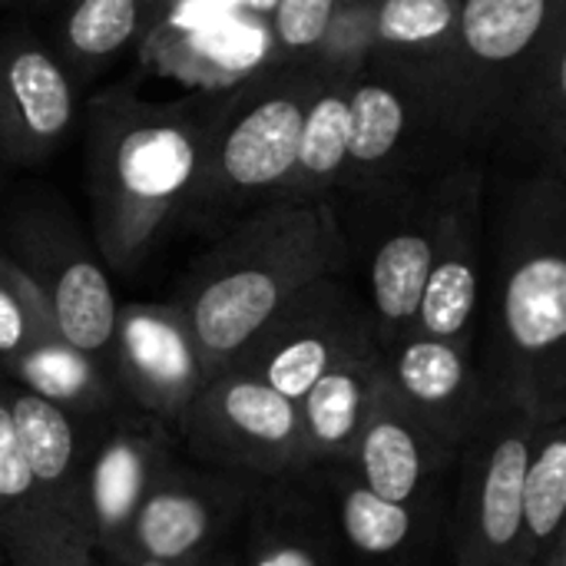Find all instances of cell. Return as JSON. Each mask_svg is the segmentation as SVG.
<instances>
[{"instance_id":"2","label":"cell","mask_w":566,"mask_h":566,"mask_svg":"<svg viewBox=\"0 0 566 566\" xmlns=\"http://www.w3.org/2000/svg\"><path fill=\"white\" fill-rule=\"evenodd\" d=\"M348 249L328 199L265 202L202 259L172 298L209 375L229 368L255 332L305 285L345 269Z\"/></svg>"},{"instance_id":"14","label":"cell","mask_w":566,"mask_h":566,"mask_svg":"<svg viewBox=\"0 0 566 566\" xmlns=\"http://www.w3.org/2000/svg\"><path fill=\"white\" fill-rule=\"evenodd\" d=\"M391 395L451 448H464L491 408V388L471 345L408 332L385 352Z\"/></svg>"},{"instance_id":"12","label":"cell","mask_w":566,"mask_h":566,"mask_svg":"<svg viewBox=\"0 0 566 566\" xmlns=\"http://www.w3.org/2000/svg\"><path fill=\"white\" fill-rule=\"evenodd\" d=\"M325 497L342 547L358 566H438L448 547L451 494L398 504L378 497L345 461H322L305 471Z\"/></svg>"},{"instance_id":"13","label":"cell","mask_w":566,"mask_h":566,"mask_svg":"<svg viewBox=\"0 0 566 566\" xmlns=\"http://www.w3.org/2000/svg\"><path fill=\"white\" fill-rule=\"evenodd\" d=\"M438 255L421 295V308L415 318V332L478 345L481 308H484V216H481V176L464 169L444 182V196L438 202Z\"/></svg>"},{"instance_id":"23","label":"cell","mask_w":566,"mask_h":566,"mask_svg":"<svg viewBox=\"0 0 566 566\" xmlns=\"http://www.w3.org/2000/svg\"><path fill=\"white\" fill-rule=\"evenodd\" d=\"M0 371L13 385L60 405L83 421H99L126 401L109 365L70 345L56 328L43 332Z\"/></svg>"},{"instance_id":"38","label":"cell","mask_w":566,"mask_h":566,"mask_svg":"<svg viewBox=\"0 0 566 566\" xmlns=\"http://www.w3.org/2000/svg\"><path fill=\"white\" fill-rule=\"evenodd\" d=\"M0 566H10V564H7V560H3V554H0Z\"/></svg>"},{"instance_id":"21","label":"cell","mask_w":566,"mask_h":566,"mask_svg":"<svg viewBox=\"0 0 566 566\" xmlns=\"http://www.w3.org/2000/svg\"><path fill=\"white\" fill-rule=\"evenodd\" d=\"M438 235H441V222L434 209L424 222L395 229L371 255L365 302L371 308L381 352H388L408 332H415L421 295L438 255Z\"/></svg>"},{"instance_id":"18","label":"cell","mask_w":566,"mask_h":566,"mask_svg":"<svg viewBox=\"0 0 566 566\" xmlns=\"http://www.w3.org/2000/svg\"><path fill=\"white\" fill-rule=\"evenodd\" d=\"M242 566H342L345 547L318 488L302 478L259 481L235 531Z\"/></svg>"},{"instance_id":"20","label":"cell","mask_w":566,"mask_h":566,"mask_svg":"<svg viewBox=\"0 0 566 566\" xmlns=\"http://www.w3.org/2000/svg\"><path fill=\"white\" fill-rule=\"evenodd\" d=\"M23 269L40 285L56 332L109 365L119 305L103 265L66 242H43Z\"/></svg>"},{"instance_id":"16","label":"cell","mask_w":566,"mask_h":566,"mask_svg":"<svg viewBox=\"0 0 566 566\" xmlns=\"http://www.w3.org/2000/svg\"><path fill=\"white\" fill-rule=\"evenodd\" d=\"M458 448L438 438L421 418H415L388 388L378 395V405L348 458H342L365 488L385 501L421 504L441 494H451Z\"/></svg>"},{"instance_id":"22","label":"cell","mask_w":566,"mask_h":566,"mask_svg":"<svg viewBox=\"0 0 566 566\" xmlns=\"http://www.w3.org/2000/svg\"><path fill=\"white\" fill-rule=\"evenodd\" d=\"M385 388V352L352 358L318 378L298 401L312 468L355 451Z\"/></svg>"},{"instance_id":"31","label":"cell","mask_w":566,"mask_h":566,"mask_svg":"<svg viewBox=\"0 0 566 566\" xmlns=\"http://www.w3.org/2000/svg\"><path fill=\"white\" fill-rule=\"evenodd\" d=\"M56 328L33 275L0 249V368H7L43 332Z\"/></svg>"},{"instance_id":"30","label":"cell","mask_w":566,"mask_h":566,"mask_svg":"<svg viewBox=\"0 0 566 566\" xmlns=\"http://www.w3.org/2000/svg\"><path fill=\"white\" fill-rule=\"evenodd\" d=\"M408 133V99L398 86L352 76V143L348 169H381ZM345 169V172H348Z\"/></svg>"},{"instance_id":"24","label":"cell","mask_w":566,"mask_h":566,"mask_svg":"<svg viewBox=\"0 0 566 566\" xmlns=\"http://www.w3.org/2000/svg\"><path fill=\"white\" fill-rule=\"evenodd\" d=\"M352 143V76L325 73L298 139V156L275 202H318L348 169Z\"/></svg>"},{"instance_id":"3","label":"cell","mask_w":566,"mask_h":566,"mask_svg":"<svg viewBox=\"0 0 566 566\" xmlns=\"http://www.w3.org/2000/svg\"><path fill=\"white\" fill-rule=\"evenodd\" d=\"M206 123L186 103H149L129 86L99 93L86 123L93 232L109 269L129 272L189 202Z\"/></svg>"},{"instance_id":"6","label":"cell","mask_w":566,"mask_h":566,"mask_svg":"<svg viewBox=\"0 0 566 566\" xmlns=\"http://www.w3.org/2000/svg\"><path fill=\"white\" fill-rule=\"evenodd\" d=\"M541 415L494 398L458 454L448 551L454 566H517L524 537V484Z\"/></svg>"},{"instance_id":"26","label":"cell","mask_w":566,"mask_h":566,"mask_svg":"<svg viewBox=\"0 0 566 566\" xmlns=\"http://www.w3.org/2000/svg\"><path fill=\"white\" fill-rule=\"evenodd\" d=\"M159 0H66L60 17V60L66 70H99L149 33Z\"/></svg>"},{"instance_id":"29","label":"cell","mask_w":566,"mask_h":566,"mask_svg":"<svg viewBox=\"0 0 566 566\" xmlns=\"http://www.w3.org/2000/svg\"><path fill=\"white\" fill-rule=\"evenodd\" d=\"M514 116L537 143L554 176L566 182V20L527 76Z\"/></svg>"},{"instance_id":"15","label":"cell","mask_w":566,"mask_h":566,"mask_svg":"<svg viewBox=\"0 0 566 566\" xmlns=\"http://www.w3.org/2000/svg\"><path fill=\"white\" fill-rule=\"evenodd\" d=\"M76 90L60 53L33 36L0 43V159L43 163L70 133Z\"/></svg>"},{"instance_id":"10","label":"cell","mask_w":566,"mask_h":566,"mask_svg":"<svg viewBox=\"0 0 566 566\" xmlns=\"http://www.w3.org/2000/svg\"><path fill=\"white\" fill-rule=\"evenodd\" d=\"M179 454V434L129 401L96 421L86 471V511L96 557L119 554L139 504Z\"/></svg>"},{"instance_id":"34","label":"cell","mask_w":566,"mask_h":566,"mask_svg":"<svg viewBox=\"0 0 566 566\" xmlns=\"http://www.w3.org/2000/svg\"><path fill=\"white\" fill-rule=\"evenodd\" d=\"M541 566H566V527L560 531V537H557V544L547 551V557L541 560Z\"/></svg>"},{"instance_id":"11","label":"cell","mask_w":566,"mask_h":566,"mask_svg":"<svg viewBox=\"0 0 566 566\" xmlns=\"http://www.w3.org/2000/svg\"><path fill=\"white\" fill-rule=\"evenodd\" d=\"M109 371L133 408L156 415L172 431L209 378L196 332L176 302L119 305Z\"/></svg>"},{"instance_id":"36","label":"cell","mask_w":566,"mask_h":566,"mask_svg":"<svg viewBox=\"0 0 566 566\" xmlns=\"http://www.w3.org/2000/svg\"><path fill=\"white\" fill-rule=\"evenodd\" d=\"M176 3H179V0H159V13H156V23H159V17H163L166 10H172ZM156 23H153V27H156ZM153 27H149V30H153Z\"/></svg>"},{"instance_id":"28","label":"cell","mask_w":566,"mask_h":566,"mask_svg":"<svg viewBox=\"0 0 566 566\" xmlns=\"http://www.w3.org/2000/svg\"><path fill=\"white\" fill-rule=\"evenodd\" d=\"M461 0H371V50L398 53L424 80L451 43Z\"/></svg>"},{"instance_id":"4","label":"cell","mask_w":566,"mask_h":566,"mask_svg":"<svg viewBox=\"0 0 566 566\" xmlns=\"http://www.w3.org/2000/svg\"><path fill=\"white\" fill-rule=\"evenodd\" d=\"M564 20L566 0H461L451 43L421 80L424 99L461 136L501 126Z\"/></svg>"},{"instance_id":"39","label":"cell","mask_w":566,"mask_h":566,"mask_svg":"<svg viewBox=\"0 0 566 566\" xmlns=\"http://www.w3.org/2000/svg\"><path fill=\"white\" fill-rule=\"evenodd\" d=\"M33 3H43V0H33Z\"/></svg>"},{"instance_id":"19","label":"cell","mask_w":566,"mask_h":566,"mask_svg":"<svg viewBox=\"0 0 566 566\" xmlns=\"http://www.w3.org/2000/svg\"><path fill=\"white\" fill-rule=\"evenodd\" d=\"M0 554L10 566H93L96 554L76 544L46 497L40 494L27 464L23 444L13 428V415L0 371Z\"/></svg>"},{"instance_id":"33","label":"cell","mask_w":566,"mask_h":566,"mask_svg":"<svg viewBox=\"0 0 566 566\" xmlns=\"http://www.w3.org/2000/svg\"><path fill=\"white\" fill-rule=\"evenodd\" d=\"M196 566H242V560H239V547H235V537L226 541V544H219L212 554H206Z\"/></svg>"},{"instance_id":"32","label":"cell","mask_w":566,"mask_h":566,"mask_svg":"<svg viewBox=\"0 0 566 566\" xmlns=\"http://www.w3.org/2000/svg\"><path fill=\"white\" fill-rule=\"evenodd\" d=\"M345 0H275L272 46L282 56H315Z\"/></svg>"},{"instance_id":"37","label":"cell","mask_w":566,"mask_h":566,"mask_svg":"<svg viewBox=\"0 0 566 566\" xmlns=\"http://www.w3.org/2000/svg\"><path fill=\"white\" fill-rule=\"evenodd\" d=\"M93 566H119V560H109V557H96Z\"/></svg>"},{"instance_id":"17","label":"cell","mask_w":566,"mask_h":566,"mask_svg":"<svg viewBox=\"0 0 566 566\" xmlns=\"http://www.w3.org/2000/svg\"><path fill=\"white\" fill-rule=\"evenodd\" d=\"M3 391L40 494L46 497L63 531L76 544L96 554L90 537V511H86V471H90V444H93L96 421H83L63 411L60 405L13 385L7 375H3Z\"/></svg>"},{"instance_id":"25","label":"cell","mask_w":566,"mask_h":566,"mask_svg":"<svg viewBox=\"0 0 566 566\" xmlns=\"http://www.w3.org/2000/svg\"><path fill=\"white\" fill-rule=\"evenodd\" d=\"M566 527V408L544 415L524 484V537L517 566H541Z\"/></svg>"},{"instance_id":"1","label":"cell","mask_w":566,"mask_h":566,"mask_svg":"<svg viewBox=\"0 0 566 566\" xmlns=\"http://www.w3.org/2000/svg\"><path fill=\"white\" fill-rule=\"evenodd\" d=\"M478 328V368L494 398L531 415L566 408V182L511 189L494 222V265Z\"/></svg>"},{"instance_id":"27","label":"cell","mask_w":566,"mask_h":566,"mask_svg":"<svg viewBox=\"0 0 566 566\" xmlns=\"http://www.w3.org/2000/svg\"><path fill=\"white\" fill-rule=\"evenodd\" d=\"M159 40V36H156ZM262 40L245 23H216L206 30H166L159 40V66L186 83L226 86L255 76Z\"/></svg>"},{"instance_id":"35","label":"cell","mask_w":566,"mask_h":566,"mask_svg":"<svg viewBox=\"0 0 566 566\" xmlns=\"http://www.w3.org/2000/svg\"><path fill=\"white\" fill-rule=\"evenodd\" d=\"M109 560H119V566H169V564H159V560H149V557H136V554H126V557H109Z\"/></svg>"},{"instance_id":"5","label":"cell","mask_w":566,"mask_h":566,"mask_svg":"<svg viewBox=\"0 0 566 566\" xmlns=\"http://www.w3.org/2000/svg\"><path fill=\"white\" fill-rule=\"evenodd\" d=\"M318 73L249 76V83L206 123L202 159L186 209L222 212L275 202L298 156L302 123Z\"/></svg>"},{"instance_id":"7","label":"cell","mask_w":566,"mask_h":566,"mask_svg":"<svg viewBox=\"0 0 566 566\" xmlns=\"http://www.w3.org/2000/svg\"><path fill=\"white\" fill-rule=\"evenodd\" d=\"M182 458L222 471L269 478H302L312 471L298 401L262 378L229 365L206 378L179 424Z\"/></svg>"},{"instance_id":"8","label":"cell","mask_w":566,"mask_h":566,"mask_svg":"<svg viewBox=\"0 0 566 566\" xmlns=\"http://www.w3.org/2000/svg\"><path fill=\"white\" fill-rule=\"evenodd\" d=\"M381 352L368 302L338 275H322L292 295L239 352L235 368L292 401L332 368Z\"/></svg>"},{"instance_id":"9","label":"cell","mask_w":566,"mask_h":566,"mask_svg":"<svg viewBox=\"0 0 566 566\" xmlns=\"http://www.w3.org/2000/svg\"><path fill=\"white\" fill-rule=\"evenodd\" d=\"M259 478L176 458L139 504L116 557L136 554L169 566H196L232 541Z\"/></svg>"}]
</instances>
